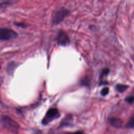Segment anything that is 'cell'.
Wrapping results in <instances>:
<instances>
[{
  "mask_svg": "<svg viewBox=\"0 0 134 134\" xmlns=\"http://www.w3.org/2000/svg\"><path fill=\"white\" fill-rule=\"evenodd\" d=\"M109 122L110 125L116 128H120L122 125V121L121 119L119 118H111L109 120Z\"/></svg>",
  "mask_w": 134,
  "mask_h": 134,
  "instance_id": "obj_6",
  "label": "cell"
},
{
  "mask_svg": "<svg viewBox=\"0 0 134 134\" xmlns=\"http://www.w3.org/2000/svg\"><path fill=\"white\" fill-rule=\"evenodd\" d=\"M70 11L64 8H61L56 12L53 15L52 21L53 25H58L61 23L64 19L69 14Z\"/></svg>",
  "mask_w": 134,
  "mask_h": 134,
  "instance_id": "obj_2",
  "label": "cell"
},
{
  "mask_svg": "<svg viewBox=\"0 0 134 134\" xmlns=\"http://www.w3.org/2000/svg\"><path fill=\"white\" fill-rule=\"evenodd\" d=\"M57 43L62 46H66L70 43V38L67 34L63 30H60L56 37Z\"/></svg>",
  "mask_w": 134,
  "mask_h": 134,
  "instance_id": "obj_4",
  "label": "cell"
},
{
  "mask_svg": "<svg viewBox=\"0 0 134 134\" xmlns=\"http://www.w3.org/2000/svg\"><path fill=\"white\" fill-rule=\"evenodd\" d=\"M18 34L14 30L6 28H2L0 29V39L1 40H9L16 38Z\"/></svg>",
  "mask_w": 134,
  "mask_h": 134,
  "instance_id": "obj_3",
  "label": "cell"
},
{
  "mask_svg": "<svg viewBox=\"0 0 134 134\" xmlns=\"http://www.w3.org/2000/svg\"><path fill=\"white\" fill-rule=\"evenodd\" d=\"M67 134H83L82 132L77 131V132H73V133H69Z\"/></svg>",
  "mask_w": 134,
  "mask_h": 134,
  "instance_id": "obj_15",
  "label": "cell"
},
{
  "mask_svg": "<svg viewBox=\"0 0 134 134\" xmlns=\"http://www.w3.org/2000/svg\"><path fill=\"white\" fill-rule=\"evenodd\" d=\"M16 68V64H15L14 62H12L9 63L7 68V71L9 74H12L13 73V71H14L15 69Z\"/></svg>",
  "mask_w": 134,
  "mask_h": 134,
  "instance_id": "obj_10",
  "label": "cell"
},
{
  "mask_svg": "<svg viewBox=\"0 0 134 134\" xmlns=\"http://www.w3.org/2000/svg\"><path fill=\"white\" fill-rule=\"evenodd\" d=\"M15 25L17 26H18L21 28H25L26 27V25L23 23H15Z\"/></svg>",
  "mask_w": 134,
  "mask_h": 134,
  "instance_id": "obj_14",
  "label": "cell"
},
{
  "mask_svg": "<svg viewBox=\"0 0 134 134\" xmlns=\"http://www.w3.org/2000/svg\"><path fill=\"white\" fill-rule=\"evenodd\" d=\"M1 122L4 128L12 132H17L19 129V124L7 116L2 117Z\"/></svg>",
  "mask_w": 134,
  "mask_h": 134,
  "instance_id": "obj_1",
  "label": "cell"
},
{
  "mask_svg": "<svg viewBox=\"0 0 134 134\" xmlns=\"http://www.w3.org/2000/svg\"><path fill=\"white\" fill-rule=\"evenodd\" d=\"M58 114L59 111L57 108H52L49 109L46 115L45 118L42 121V123L44 124H46L51 120L55 118L58 115Z\"/></svg>",
  "mask_w": 134,
  "mask_h": 134,
  "instance_id": "obj_5",
  "label": "cell"
},
{
  "mask_svg": "<svg viewBox=\"0 0 134 134\" xmlns=\"http://www.w3.org/2000/svg\"><path fill=\"white\" fill-rule=\"evenodd\" d=\"M125 100L129 103V104H131L134 102V97L132 96H129L128 97H127L125 99Z\"/></svg>",
  "mask_w": 134,
  "mask_h": 134,
  "instance_id": "obj_12",
  "label": "cell"
},
{
  "mask_svg": "<svg viewBox=\"0 0 134 134\" xmlns=\"http://www.w3.org/2000/svg\"><path fill=\"white\" fill-rule=\"evenodd\" d=\"M1 1V8H3L5 7L6 6H8L9 4L14 3L16 2L17 0H0Z\"/></svg>",
  "mask_w": 134,
  "mask_h": 134,
  "instance_id": "obj_8",
  "label": "cell"
},
{
  "mask_svg": "<svg viewBox=\"0 0 134 134\" xmlns=\"http://www.w3.org/2000/svg\"><path fill=\"white\" fill-rule=\"evenodd\" d=\"M108 93H109V88L107 87L103 88L101 92H100L101 95L103 96H105V95H107L108 94Z\"/></svg>",
  "mask_w": 134,
  "mask_h": 134,
  "instance_id": "obj_11",
  "label": "cell"
},
{
  "mask_svg": "<svg viewBox=\"0 0 134 134\" xmlns=\"http://www.w3.org/2000/svg\"><path fill=\"white\" fill-rule=\"evenodd\" d=\"M126 127L127 128H134V114L129 119Z\"/></svg>",
  "mask_w": 134,
  "mask_h": 134,
  "instance_id": "obj_7",
  "label": "cell"
},
{
  "mask_svg": "<svg viewBox=\"0 0 134 134\" xmlns=\"http://www.w3.org/2000/svg\"><path fill=\"white\" fill-rule=\"evenodd\" d=\"M128 87V86L127 85H124V84H117L116 86V90L122 93L124 91H125L127 88Z\"/></svg>",
  "mask_w": 134,
  "mask_h": 134,
  "instance_id": "obj_9",
  "label": "cell"
},
{
  "mask_svg": "<svg viewBox=\"0 0 134 134\" xmlns=\"http://www.w3.org/2000/svg\"><path fill=\"white\" fill-rule=\"evenodd\" d=\"M108 73H109V69H104V70H103V71L102 72L101 75H100V77L102 78L103 76L107 75Z\"/></svg>",
  "mask_w": 134,
  "mask_h": 134,
  "instance_id": "obj_13",
  "label": "cell"
}]
</instances>
